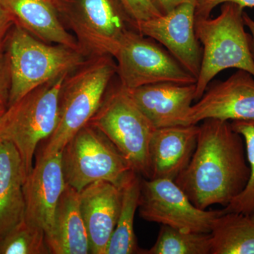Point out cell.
Returning <instances> with one entry per match:
<instances>
[{
    "label": "cell",
    "mask_w": 254,
    "mask_h": 254,
    "mask_svg": "<svg viewBox=\"0 0 254 254\" xmlns=\"http://www.w3.org/2000/svg\"><path fill=\"white\" fill-rule=\"evenodd\" d=\"M109 138L132 170L150 179L149 145L156 128L119 84L106 93L99 110L90 120Z\"/></svg>",
    "instance_id": "6"
},
{
    "label": "cell",
    "mask_w": 254,
    "mask_h": 254,
    "mask_svg": "<svg viewBox=\"0 0 254 254\" xmlns=\"http://www.w3.org/2000/svg\"><path fill=\"white\" fill-rule=\"evenodd\" d=\"M195 0L179 5L168 14L137 23L135 29L163 46L197 79L202 47L195 31Z\"/></svg>",
    "instance_id": "11"
},
{
    "label": "cell",
    "mask_w": 254,
    "mask_h": 254,
    "mask_svg": "<svg viewBox=\"0 0 254 254\" xmlns=\"http://www.w3.org/2000/svg\"><path fill=\"white\" fill-rule=\"evenodd\" d=\"M50 254L44 230L24 220L0 238V254Z\"/></svg>",
    "instance_id": "23"
},
{
    "label": "cell",
    "mask_w": 254,
    "mask_h": 254,
    "mask_svg": "<svg viewBox=\"0 0 254 254\" xmlns=\"http://www.w3.org/2000/svg\"><path fill=\"white\" fill-rule=\"evenodd\" d=\"M0 1L13 16L15 23L38 39L81 50L75 37L64 25L55 0Z\"/></svg>",
    "instance_id": "17"
},
{
    "label": "cell",
    "mask_w": 254,
    "mask_h": 254,
    "mask_svg": "<svg viewBox=\"0 0 254 254\" xmlns=\"http://www.w3.org/2000/svg\"><path fill=\"white\" fill-rule=\"evenodd\" d=\"M232 128L243 137L250 177L245 190L225 207V212H235L251 216L254 213V120L231 122Z\"/></svg>",
    "instance_id": "24"
},
{
    "label": "cell",
    "mask_w": 254,
    "mask_h": 254,
    "mask_svg": "<svg viewBox=\"0 0 254 254\" xmlns=\"http://www.w3.org/2000/svg\"><path fill=\"white\" fill-rule=\"evenodd\" d=\"M250 217H251V218H252V220H253L254 221V213L253 214H252V215H251Z\"/></svg>",
    "instance_id": "32"
},
{
    "label": "cell",
    "mask_w": 254,
    "mask_h": 254,
    "mask_svg": "<svg viewBox=\"0 0 254 254\" xmlns=\"http://www.w3.org/2000/svg\"><path fill=\"white\" fill-rule=\"evenodd\" d=\"M14 23V18L0 1V53L4 52L6 38Z\"/></svg>",
    "instance_id": "28"
},
{
    "label": "cell",
    "mask_w": 254,
    "mask_h": 254,
    "mask_svg": "<svg viewBox=\"0 0 254 254\" xmlns=\"http://www.w3.org/2000/svg\"><path fill=\"white\" fill-rule=\"evenodd\" d=\"M68 74L35 88L8 105L0 117V141L9 142L16 147L26 177L33 168L38 145L49 138L58 126L60 92Z\"/></svg>",
    "instance_id": "5"
},
{
    "label": "cell",
    "mask_w": 254,
    "mask_h": 254,
    "mask_svg": "<svg viewBox=\"0 0 254 254\" xmlns=\"http://www.w3.org/2000/svg\"><path fill=\"white\" fill-rule=\"evenodd\" d=\"M46 239L51 254H91L79 191L66 184L55 211L53 232Z\"/></svg>",
    "instance_id": "19"
},
{
    "label": "cell",
    "mask_w": 254,
    "mask_h": 254,
    "mask_svg": "<svg viewBox=\"0 0 254 254\" xmlns=\"http://www.w3.org/2000/svg\"><path fill=\"white\" fill-rule=\"evenodd\" d=\"M26 173L12 143L0 141V238L24 220Z\"/></svg>",
    "instance_id": "18"
},
{
    "label": "cell",
    "mask_w": 254,
    "mask_h": 254,
    "mask_svg": "<svg viewBox=\"0 0 254 254\" xmlns=\"http://www.w3.org/2000/svg\"><path fill=\"white\" fill-rule=\"evenodd\" d=\"M11 78L9 61L5 52L0 53V105H8Z\"/></svg>",
    "instance_id": "27"
},
{
    "label": "cell",
    "mask_w": 254,
    "mask_h": 254,
    "mask_svg": "<svg viewBox=\"0 0 254 254\" xmlns=\"http://www.w3.org/2000/svg\"><path fill=\"white\" fill-rule=\"evenodd\" d=\"M5 47L11 78L8 105L47 82L72 73L88 60L81 50L41 41L16 23Z\"/></svg>",
    "instance_id": "2"
},
{
    "label": "cell",
    "mask_w": 254,
    "mask_h": 254,
    "mask_svg": "<svg viewBox=\"0 0 254 254\" xmlns=\"http://www.w3.org/2000/svg\"><path fill=\"white\" fill-rule=\"evenodd\" d=\"M195 83L162 82L127 89L142 113L155 128L182 125L195 100Z\"/></svg>",
    "instance_id": "15"
},
{
    "label": "cell",
    "mask_w": 254,
    "mask_h": 254,
    "mask_svg": "<svg viewBox=\"0 0 254 254\" xmlns=\"http://www.w3.org/2000/svg\"><path fill=\"white\" fill-rule=\"evenodd\" d=\"M117 73L113 57L87 60L64 81L60 95L58 126L42 148L38 156H50L63 151L68 141L99 110L112 78Z\"/></svg>",
    "instance_id": "3"
},
{
    "label": "cell",
    "mask_w": 254,
    "mask_h": 254,
    "mask_svg": "<svg viewBox=\"0 0 254 254\" xmlns=\"http://www.w3.org/2000/svg\"><path fill=\"white\" fill-rule=\"evenodd\" d=\"M131 18L133 27L137 23L161 16L151 0H117ZM136 30V29H135Z\"/></svg>",
    "instance_id": "25"
},
{
    "label": "cell",
    "mask_w": 254,
    "mask_h": 254,
    "mask_svg": "<svg viewBox=\"0 0 254 254\" xmlns=\"http://www.w3.org/2000/svg\"><path fill=\"white\" fill-rule=\"evenodd\" d=\"M207 119L225 121L254 120V77L245 70L208 87L190 107L182 125H198Z\"/></svg>",
    "instance_id": "12"
},
{
    "label": "cell",
    "mask_w": 254,
    "mask_h": 254,
    "mask_svg": "<svg viewBox=\"0 0 254 254\" xmlns=\"http://www.w3.org/2000/svg\"><path fill=\"white\" fill-rule=\"evenodd\" d=\"M114 58L120 84L127 89L162 82L196 83L168 50L135 29L125 34Z\"/></svg>",
    "instance_id": "9"
},
{
    "label": "cell",
    "mask_w": 254,
    "mask_h": 254,
    "mask_svg": "<svg viewBox=\"0 0 254 254\" xmlns=\"http://www.w3.org/2000/svg\"><path fill=\"white\" fill-rule=\"evenodd\" d=\"M62 165L66 185L79 192L97 181L109 182L121 187L133 171L109 138L90 124L65 145Z\"/></svg>",
    "instance_id": "8"
},
{
    "label": "cell",
    "mask_w": 254,
    "mask_h": 254,
    "mask_svg": "<svg viewBox=\"0 0 254 254\" xmlns=\"http://www.w3.org/2000/svg\"><path fill=\"white\" fill-rule=\"evenodd\" d=\"M188 1L190 0H151L156 9L163 15L168 14L179 5Z\"/></svg>",
    "instance_id": "29"
},
{
    "label": "cell",
    "mask_w": 254,
    "mask_h": 254,
    "mask_svg": "<svg viewBox=\"0 0 254 254\" xmlns=\"http://www.w3.org/2000/svg\"><path fill=\"white\" fill-rule=\"evenodd\" d=\"M210 235V254H254V221L249 215L225 212Z\"/></svg>",
    "instance_id": "21"
},
{
    "label": "cell",
    "mask_w": 254,
    "mask_h": 254,
    "mask_svg": "<svg viewBox=\"0 0 254 254\" xmlns=\"http://www.w3.org/2000/svg\"><path fill=\"white\" fill-rule=\"evenodd\" d=\"M79 195L90 252L106 254L121 208V188L109 182L97 181L83 188Z\"/></svg>",
    "instance_id": "14"
},
{
    "label": "cell",
    "mask_w": 254,
    "mask_h": 254,
    "mask_svg": "<svg viewBox=\"0 0 254 254\" xmlns=\"http://www.w3.org/2000/svg\"><path fill=\"white\" fill-rule=\"evenodd\" d=\"M198 127L193 155L175 182L198 208H225L250 180L245 141L230 121L207 119Z\"/></svg>",
    "instance_id": "1"
},
{
    "label": "cell",
    "mask_w": 254,
    "mask_h": 254,
    "mask_svg": "<svg viewBox=\"0 0 254 254\" xmlns=\"http://www.w3.org/2000/svg\"><path fill=\"white\" fill-rule=\"evenodd\" d=\"M198 125L161 127L150 139V179L175 180L186 168L196 146Z\"/></svg>",
    "instance_id": "16"
},
{
    "label": "cell",
    "mask_w": 254,
    "mask_h": 254,
    "mask_svg": "<svg viewBox=\"0 0 254 254\" xmlns=\"http://www.w3.org/2000/svg\"><path fill=\"white\" fill-rule=\"evenodd\" d=\"M232 2L241 7H254V0H195V18L210 17L212 11L219 4Z\"/></svg>",
    "instance_id": "26"
},
{
    "label": "cell",
    "mask_w": 254,
    "mask_h": 254,
    "mask_svg": "<svg viewBox=\"0 0 254 254\" xmlns=\"http://www.w3.org/2000/svg\"><path fill=\"white\" fill-rule=\"evenodd\" d=\"M65 187L62 152L38 156L23 184L24 220L44 230L46 238L53 232L55 211Z\"/></svg>",
    "instance_id": "13"
},
{
    "label": "cell",
    "mask_w": 254,
    "mask_h": 254,
    "mask_svg": "<svg viewBox=\"0 0 254 254\" xmlns=\"http://www.w3.org/2000/svg\"><path fill=\"white\" fill-rule=\"evenodd\" d=\"M141 177L131 171L122 185V203L116 227L106 254H143L135 235L134 217L141 195Z\"/></svg>",
    "instance_id": "20"
},
{
    "label": "cell",
    "mask_w": 254,
    "mask_h": 254,
    "mask_svg": "<svg viewBox=\"0 0 254 254\" xmlns=\"http://www.w3.org/2000/svg\"><path fill=\"white\" fill-rule=\"evenodd\" d=\"M243 17L245 26H247L251 32V50L254 60V20L252 19L245 11L244 12Z\"/></svg>",
    "instance_id": "30"
},
{
    "label": "cell",
    "mask_w": 254,
    "mask_h": 254,
    "mask_svg": "<svg viewBox=\"0 0 254 254\" xmlns=\"http://www.w3.org/2000/svg\"><path fill=\"white\" fill-rule=\"evenodd\" d=\"M6 108H7V105H0V117L4 114Z\"/></svg>",
    "instance_id": "31"
},
{
    "label": "cell",
    "mask_w": 254,
    "mask_h": 254,
    "mask_svg": "<svg viewBox=\"0 0 254 254\" xmlns=\"http://www.w3.org/2000/svg\"><path fill=\"white\" fill-rule=\"evenodd\" d=\"M141 218L184 230L210 233L215 220L224 213L195 206L175 180L141 178L138 203Z\"/></svg>",
    "instance_id": "10"
},
{
    "label": "cell",
    "mask_w": 254,
    "mask_h": 254,
    "mask_svg": "<svg viewBox=\"0 0 254 254\" xmlns=\"http://www.w3.org/2000/svg\"><path fill=\"white\" fill-rule=\"evenodd\" d=\"M63 23L88 58H114L125 34L135 29L117 0H55Z\"/></svg>",
    "instance_id": "7"
},
{
    "label": "cell",
    "mask_w": 254,
    "mask_h": 254,
    "mask_svg": "<svg viewBox=\"0 0 254 254\" xmlns=\"http://www.w3.org/2000/svg\"><path fill=\"white\" fill-rule=\"evenodd\" d=\"M244 9L235 3H223L216 18H195V35L202 46L195 100L200 99L210 81L224 70H245L254 77L251 35L245 31Z\"/></svg>",
    "instance_id": "4"
},
{
    "label": "cell",
    "mask_w": 254,
    "mask_h": 254,
    "mask_svg": "<svg viewBox=\"0 0 254 254\" xmlns=\"http://www.w3.org/2000/svg\"><path fill=\"white\" fill-rule=\"evenodd\" d=\"M210 233L184 231L162 225L158 238L145 254H210Z\"/></svg>",
    "instance_id": "22"
}]
</instances>
